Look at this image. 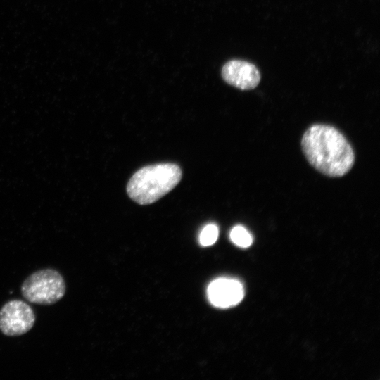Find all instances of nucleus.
Returning a JSON list of instances; mask_svg holds the SVG:
<instances>
[{"label":"nucleus","instance_id":"nucleus-1","mask_svg":"<svg viewBox=\"0 0 380 380\" xmlns=\"http://www.w3.org/2000/svg\"><path fill=\"white\" fill-rule=\"evenodd\" d=\"M301 146L309 163L329 177L345 175L355 163V153L350 143L331 125L310 126L303 135Z\"/></svg>","mask_w":380,"mask_h":380},{"label":"nucleus","instance_id":"nucleus-2","mask_svg":"<svg viewBox=\"0 0 380 380\" xmlns=\"http://www.w3.org/2000/svg\"><path fill=\"white\" fill-rule=\"evenodd\" d=\"M182 176V170L177 164L147 165L132 176L127 185V193L140 205L151 204L172 191Z\"/></svg>","mask_w":380,"mask_h":380},{"label":"nucleus","instance_id":"nucleus-3","mask_svg":"<svg viewBox=\"0 0 380 380\" xmlns=\"http://www.w3.org/2000/svg\"><path fill=\"white\" fill-rule=\"evenodd\" d=\"M66 286L63 276L51 268L39 270L28 276L21 286V293L28 302L53 305L63 298Z\"/></svg>","mask_w":380,"mask_h":380},{"label":"nucleus","instance_id":"nucleus-4","mask_svg":"<svg viewBox=\"0 0 380 380\" xmlns=\"http://www.w3.org/2000/svg\"><path fill=\"white\" fill-rule=\"evenodd\" d=\"M35 320L32 308L22 300H11L0 309V331L7 336L26 334L33 327Z\"/></svg>","mask_w":380,"mask_h":380},{"label":"nucleus","instance_id":"nucleus-5","mask_svg":"<svg viewBox=\"0 0 380 380\" xmlns=\"http://www.w3.org/2000/svg\"><path fill=\"white\" fill-rule=\"evenodd\" d=\"M207 295L212 305L227 308L236 305L241 301L244 290L239 280L221 277L213 280L209 284Z\"/></svg>","mask_w":380,"mask_h":380},{"label":"nucleus","instance_id":"nucleus-6","mask_svg":"<svg viewBox=\"0 0 380 380\" xmlns=\"http://www.w3.org/2000/svg\"><path fill=\"white\" fill-rule=\"evenodd\" d=\"M222 76L229 84L242 90L253 89L260 81L258 69L253 64L241 60H232L224 64Z\"/></svg>","mask_w":380,"mask_h":380},{"label":"nucleus","instance_id":"nucleus-7","mask_svg":"<svg viewBox=\"0 0 380 380\" xmlns=\"http://www.w3.org/2000/svg\"><path fill=\"white\" fill-rule=\"evenodd\" d=\"M229 236L232 241L241 248H247L253 242L251 234L245 227L241 225H237L232 228Z\"/></svg>","mask_w":380,"mask_h":380},{"label":"nucleus","instance_id":"nucleus-8","mask_svg":"<svg viewBox=\"0 0 380 380\" xmlns=\"http://www.w3.org/2000/svg\"><path fill=\"white\" fill-rule=\"evenodd\" d=\"M218 234V228L215 224H207L200 233L199 242L203 246H211L217 241Z\"/></svg>","mask_w":380,"mask_h":380}]
</instances>
